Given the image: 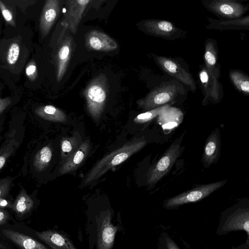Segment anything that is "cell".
Wrapping results in <instances>:
<instances>
[{
  "instance_id": "cell-18",
  "label": "cell",
  "mask_w": 249,
  "mask_h": 249,
  "mask_svg": "<svg viewBox=\"0 0 249 249\" xmlns=\"http://www.w3.org/2000/svg\"><path fill=\"white\" fill-rule=\"evenodd\" d=\"M218 53L216 41L213 39L206 40L204 55V66L210 74L219 79L220 67L218 62Z\"/></svg>"
},
{
  "instance_id": "cell-11",
  "label": "cell",
  "mask_w": 249,
  "mask_h": 249,
  "mask_svg": "<svg viewBox=\"0 0 249 249\" xmlns=\"http://www.w3.org/2000/svg\"><path fill=\"white\" fill-rule=\"evenodd\" d=\"M199 79L204 96L203 103L208 101L218 103L223 94L222 87L218 79L210 74L203 66L199 72Z\"/></svg>"
},
{
  "instance_id": "cell-30",
  "label": "cell",
  "mask_w": 249,
  "mask_h": 249,
  "mask_svg": "<svg viewBox=\"0 0 249 249\" xmlns=\"http://www.w3.org/2000/svg\"><path fill=\"white\" fill-rule=\"evenodd\" d=\"M20 53V47L17 43L11 44L8 49L6 60L9 65L15 64L18 60Z\"/></svg>"
},
{
  "instance_id": "cell-36",
  "label": "cell",
  "mask_w": 249,
  "mask_h": 249,
  "mask_svg": "<svg viewBox=\"0 0 249 249\" xmlns=\"http://www.w3.org/2000/svg\"><path fill=\"white\" fill-rule=\"evenodd\" d=\"M12 203L9 200L5 199L4 197H0V209L5 208H11Z\"/></svg>"
},
{
  "instance_id": "cell-21",
  "label": "cell",
  "mask_w": 249,
  "mask_h": 249,
  "mask_svg": "<svg viewBox=\"0 0 249 249\" xmlns=\"http://www.w3.org/2000/svg\"><path fill=\"white\" fill-rule=\"evenodd\" d=\"M3 234L21 249H49L34 238L11 230H4Z\"/></svg>"
},
{
  "instance_id": "cell-2",
  "label": "cell",
  "mask_w": 249,
  "mask_h": 249,
  "mask_svg": "<svg viewBox=\"0 0 249 249\" xmlns=\"http://www.w3.org/2000/svg\"><path fill=\"white\" fill-rule=\"evenodd\" d=\"M184 89L183 85L176 80L164 82L155 87L144 97L138 100L137 104L146 111L171 105L179 96L184 93Z\"/></svg>"
},
{
  "instance_id": "cell-24",
  "label": "cell",
  "mask_w": 249,
  "mask_h": 249,
  "mask_svg": "<svg viewBox=\"0 0 249 249\" xmlns=\"http://www.w3.org/2000/svg\"><path fill=\"white\" fill-rule=\"evenodd\" d=\"M33 206V200L22 187L12 203L11 209L18 215L22 216L31 211Z\"/></svg>"
},
{
  "instance_id": "cell-13",
  "label": "cell",
  "mask_w": 249,
  "mask_h": 249,
  "mask_svg": "<svg viewBox=\"0 0 249 249\" xmlns=\"http://www.w3.org/2000/svg\"><path fill=\"white\" fill-rule=\"evenodd\" d=\"M85 44L88 49L108 52L118 48L116 42L107 34L98 30H92L86 36Z\"/></svg>"
},
{
  "instance_id": "cell-32",
  "label": "cell",
  "mask_w": 249,
  "mask_h": 249,
  "mask_svg": "<svg viewBox=\"0 0 249 249\" xmlns=\"http://www.w3.org/2000/svg\"><path fill=\"white\" fill-rule=\"evenodd\" d=\"M0 10L2 15L5 20L6 22L15 27L16 24L14 20L13 15L12 12L5 5V4L0 0Z\"/></svg>"
},
{
  "instance_id": "cell-28",
  "label": "cell",
  "mask_w": 249,
  "mask_h": 249,
  "mask_svg": "<svg viewBox=\"0 0 249 249\" xmlns=\"http://www.w3.org/2000/svg\"><path fill=\"white\" fill-rule=\"evenodd\" d=\"M78 140L76 137L63 138L61 141V156L64 161L79 146Z\"/></svg>"
},
{
  "instance_id": "cell-39",
  "label": "cell",
  "mask_w": 249,
  "mask_h": 249,
  "mask_svg": "<svg viewBox=\"0 0 249 249\" xmlns=\"http://www.w3.org/2000/svg\"><path fill=\"white\" fill-rule=\"evenodd\" d=\"M2 124L3 122H2V121H0V133H1L3 129Z\"/></svg>"
},
{
  "instance_id": "cell-31",
  "label": "cell",
  "mask_w": 249,
  "mask_h": 249,
  "mask_svg": "<svg viewBox=\"0 0 249 249\" xmlns=\"http://www.w3.org/2000/svg\"><path fill=\"white\" fill-rule=\"evenodd\" d=\"M15 178L7 177L0 178V197H5L8 195Z\"/></svg>"
},
{
  "instance_id": "cell-19",
  "label": "cell",
  "mask_w": 249,
  "mask_h": 249,
  "mask_svg": "<svg viewBox=\"0 0 249 249\" xmlns=\"http://www.w3.org/2000/svg\"><path fill=\"white\" fill-rule=\"evenodd\" d=\"M157 119L163 129L170 132L182 122L183 114L179 108L169 105L160 113Z\"/></svg>"
},
{
  "instance_id": "cell-9",
  "label": "cell",
  "mask_w": 249,
  "mask_h": 249,
  "mask_svg": "<svg viewBox=\"0 0 249 249\" xmlns=\"http://www.w3.org/2000/svg\"><path fill=\"white\" fill-rule=\"evenodd\" d=\"M142 25L144 31L148 34L165 39H176L184 35L182 30L167 20L147 19L142 22Z\"/></svg>"
},
{
  "instance_id": "cell-7",
  "label": "cell",
  "mask_w": 249,
  "mask_h": 249,
  "mask_svg": "<svg viewBox=\"0 0 249 249\" xmlns=\"http://www.w3.org/2000/svg\"><path fill=\"white\" fill-rule=\"evenodd\" d=\"M158 66L165 73L174 78L177 81L187 87L195 92L196 89V83L187 67L177 59L151 54Z\"/></svg>"
},
{
  "instance_id": "cell-33",
  "label": "cell",
  "mask_w": 249,
  "mask_h": 249,
  "mask_svg": "<svg viewBox=\"0 0 249 249\" xmlns=\"http://www.w3.org/2000/svg\"><path fill=\"white\" fill-rule=\"evenodd\" d=\"M25 72L31 81H34L37 76V71L36 62L34 60L29 62L26 67Z\"/></svg>"
},
{
  "instance_id": "cell-17",
  "label": "cell",
  "mask_w": 249,
  "mask_h": 249,
  "mask_svg": "<svg viewBox=\"0 0 249 249\" xmlns=\"http://www.w3.org/2000/svg\"><path fill=\"white\" fill-rule=\"evenodd\" d=\"M89 149V140L81 143L78 147L63 161L59 168V173L66 174L76 170L88 155Z\"/></svg>"
},
{
  "instance_id": "cell-15",
  "label": "cell",
  "mask_w": 249,
  "mask_h": 249,
  "mask_svg": "<svg viewBox=\"0 0 249 249\" xmlns=\"http://www.w3.org/2000/svg\"><path fill=\"white\" fill-rule=\"evenodd\" d=\"M220 151V135L219 129L213 130L206 141L202 156L204 166L209 167L218 160Z\"/></svg>"
},
{
  "instance_id": "cell-25",
  "label": "cell",
  "mask_w": 249,
  "mask_h": 249,
  "mask_svg": "<svg viewBox=\"0 0 249 249\" xmlns=\"http://www.w3.org/2000/svg\"><path fill=\"white\" fill-rule=\"evenodd\" d=\"M35 112L40 118L47 121L59 123H64L67 121L65 113L52 105L39 106L35 109Z\"/></svg>"
},
{
  "instance_id": "cell-29",
  "label": "cell",
  "mask_w": 249,
  "mask_h": 249,
  "mask_svg": "<svg viewBox=\"0 0 249 249\" xmlns=\"http://www.w3.org/2000/svg\"><path fill=\"white\" fill-rule=\"evenodd\" d=\"M169 105H165L141 113L134 119L133 121L135 123L139 124L148 123L157 117L160 113Z\"/></svg>"
},
{
  "instance_id": "cell-8",
  "label": "cell",
  "mask_w": 249,
  "mask_h": 249,
  "mask_svg": "<svg viewBox=\"0 0 249 249\" xmlns=\"http://www.w3.org/2000/svg\"><path fill=\"white\" fill-rule=\"evenodd\" d=\"M202 5L220 19L241 18L249 10V5L232 0H203Z\"/></svg>"
},
{
  "instance_id": "cell-23",
  "label": "cell",
  "mask_w": 249,
  "mask_h": 249,
  "mask_svg": "<svg viewBox=\"0 0 249 249\" xmlns=\"http://www.w3.org/2000/svg\"><path fill=\"white\" fill-rule=\"evenodd\" d=\"M19 145V142L16 138V132L12 131L8 134L0 148V170Z\"/></svg>"
},
{
  "instance_id": "cell-4",
  "label": "cell",
  "mask_w": 249,
  "mask_h": 249,
  "mask_svg": "<svg viewBox=\"0 0 249 249\" xmlns=\"http://www.w3.org/2000/svg\"><path fill=\"white\" fill-rule=\"evenodd\" d=\"M227 181L220 180L195 187L165 200L163 207L166 209H172L185 204L200 201L225 185Z\"/></svg>"
},
{
  "instance_id": "cell-37",
  "label": "cell",
  "mask_w": 249,
  "mask_h": 249,
  "mask_svg": "<svg viewBox=\"0 0 249 249\" xmlns=\"http://www.w3.org/2000/svg\"><path fill=\"white\" fill-rule=\"evenodd\" d=\"M8 213L3 209H0V225L4 224L9 218Z\"/></svg>"
},
{
  "instance_id": "cell-27",
  "label": "cell",
  "mask_w": 249,
  "mask_h": 249,
  "mask_svg": "<svg viewBox=\"0 0 249 249\" xmlns=\"http://www.w3.org/2000/svg\"><path fill=\"white\" fill-rule=\"evenodd\" d=\"M52 150L49 146H46L39 150L35 156L33 165L39 172L44 171L49 165L52 158Z\"/></svg>"
},
{
  "instance_id": "cell-1",
  "label": "cell",
  "mask_w": 249,
  "mask_h": 249,
  "mask_svg": "<svg viewBox=\"0 0 249 249\" xmlns=\"http://www.w3.org/2000/svg\"><path fill=\"white\" fill-rule=\"evenodd\" d=\"M144 137L134 138L121 147L106 155L92 167L84 177L82 185L96 180L112 168L119 165L141 150L146 144Z\"/></svg>"
},
{
  "instance_id": "cell-20",
  "label": "cell",
  "mask_w": 249,
  "mask_h": 249,
  "mask_svg": "<svg viewBox=\"0 0 249 249\" xmlns=\"http://www.w3.org/2000/svg\"><path fill=\"white\" fill-rule=\"evenodd\" d=\"M208 24L206 28L220 31L249 30V16L234 19H215L207 17Z\"/></svg>"
},
{
  "instance_id": "cell-35",
  "label": "cell",
  "mask_w": 249,
  "mask_h": 249,
  "mask_svg": "<svg viewBox=\"0 0 249 249\" xmlns=\"http://www.w3.org/2000/svg\"><path fill=\"white\" fill-rule=\"evenodd\" d=\"M0 115L5 109L11 104L12 101L10 98L6 97L1 98L0 97Z\"/></svg>"
},
{
  "instance_id": "cell-34",
  "label": "cell",
  "mask_w": 249,
  "mask_h": 249,
  "mask_svg": "<svg viewBox=\"0 0 249 249\" xmlns=\"http://www.w3.org/2000/svg\"><path fill=\"white\" fill-rule=\"evenodd\" d=\"M163 249H179L175 243L168 235L163 237Z\"/></svg>"
},
{
  "instance_id": "cell-5",
  "label": "cell",
  "mask_w": 249,
  "mask_h": 249,
  "mask_svg": "<svg viewBox=\"0 0 249 249\" xmlns=\"http://www.w3.org/2000/svg\"><path fill=\"white\" fill-rule=\"evenodd\" d=\"M237 230L244 231L249 236V206L237 204L223 213L217 229V234H223Z\"/></svg>"
},
{
  "instance_id": "cell-22",
  "label": "cell",
  "mask_w": 249,
  "mask_h": 249,
  "mask_svg": "<svg viewBox=\"0 0 249 249\" xmlns=\"http://www.w3.org/2000/svg\"><path fill=\"white\" fill-rule=\"evenodd\" d=\"M72 47L71 40L66 38L58 50L56 56V79L60 82L66 71L71 56Z\"/></svg>"
},
{
  "instance_id": "cell-14",
  "label": "cell",
  "mask_w": 249,
  "mask_h": 249,
  "mask_svg": "<svg viewBox=\"0 0 249 249\" xmlns=\"http://www.w3.org/2000/svg\"><path fill=\"white\" fill-rule=\"evenodd\" d=\"M59 11V0H47L45 1L39 22V29L43 38L49 34L58 16Z\"/></svg>"
},
{
  "instance_id": "cell-3",
  "label": "cell",
  "mask_w": 249,
  "mask_h": 249,
  "mask_svg": "<svg viewBox=\"0 0 249 249\" xmlns=\"http://www.w3.org/2000/svg\"><path fill=\"white\" fill-rule=\"evenodd\" d=\"M182 134L175 140L161 157L149 169L146 175L147 183L155 185L170 171L181 152Z\"/></svg>"
},
{
  "instance_id": "cell-38",
  "label": "cell",
  "mask_w": 249,
  "mask_h": 249,
  "mask_svg": "<svg viewBox=\"0 0 249 249\" xmlns=\"http://www.w3.org/2000/svg\"><path fill=\"white\" fill-rule=\"evenodd\" d=\"M7 248L5 245L0 242V249H6Z\"/></svg>"
},
{
  "instance_id": "cell-16",
  "label": "cell",
  "mask_w": 249,
  "mask_h": 249,
  "mask_svg": "<svg viewBox=\"0 0 249 249\" xmlns=\"http://www.w3.org/2000/svg\"><path fill=\"white\" fill-rule=\"evenodd\" d=\"M36 234L53 249H77L66 235L58 231L48 230L36 231Z\"/></svg>"
},
{
  "instance_id": "cell-12",
  "label": "cell",
  "mask_w": 249,
  "mask_h": 249,
  "mask_svg": "<svg viewBox=\"0 0 249 249\" xmlns=\"http://www.w3.org/2000/svg\"><path fill=\"white\" fill-rule=\"evenodd\" d=\"M90 1L89 0L65 1L67 11L61 24L69 28L73 35L76 33L83 14Z\"/></svg>"
},
{
  "instance_id": "cell-6",
  "label": "cell",
  "mask_w": 249,
  "mask_h": 249,
  "mask_svg": "<svg viewBox=\"0 0 249 249\" xmlns=\"http://www.w3.org/2000/svg\"><path fill=\"white\" fill-rule=\"evenodd\" d=\"M105 79L99 76L90 83L84 92L87 111L96 121L100 118L107 98Z\"/></svg>"
},
{
  "instance_id": "cell-26",
  "label": "cell",
  "mask_w": 249,
  "mask_h": 249,
  "mask_svg": "<svg viewBox=\"0 0 249 249\" xmlns=\"http://www.w3.org/2000/svg\"><path fill=\"white\" fill-rule=\"evenodd\" d=\"M229 76L238 91L245 95H249V78L246 73L239 70H231L229 72Z\"/></svg>"
},
{
  "instance_id": "cell-10",
  "label": "cell",
  "mask_w": 249,
  "mask_h": 249,
  "mask_svg": "<svg viewBox=\"0 0 249 249\" xmlns=\"http://www.w3.org/2000/svg\"><path fill=\"white\" fill-rule=\"evenodd\" d=\"M110 211L101 213L97 218V249H111L118 227L111 223Z\"/></svg>"
}]
</instances>
